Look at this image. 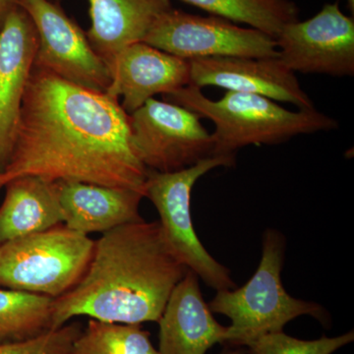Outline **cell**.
<instances>
[{
  "mask_svg": "<svg viewBox=\"0 0 354 354\" xmlns=\"http://www.w3.org/2000/svg\"><path fill=\"white\" fill-rule=\"evenodd\" d=\"M128 116L133 148L147 169L178 171L214 157L212 135L194 111L153 97Z\"/></svg>",
  "mask_w": 354,
  "mask_h": 354,
  "instance_id": "obj_7",
  "label": "cell"
},
{
  "mask_svg": "<svg viewBox=\"0 0 354 354\" xmlns=\"http://www.w3.org/2000/svg\"><path fill=\"white\" fill-rule=\"evenodd\" d=\"M53 298L0 288V344L36 339L53 330Z\"/></svg>",
  "mask_w": 354,
  "mask_h": 354,
  "instance_id": "obj_18",
  "label": "cell"
},
{
  "mask_svg": "<svg viewBox=\"0 0 354 354\" xmlns=\"http://www.w3.org/2000/svg\"><path fill=\"white\" fill-rule=\"evenodd\" d=\"M18 7V0H0V29L8 14Z\"/></svg>",
  "mask_w": 354,
  "mask_h": 354,
  "instance_id": "obj_23",
  "label": "cell"
},
{
  "mask_svg": "<svg viewBox=\"0 0 354 354\" xmlns=\"http://www.w3.org/2000/svg\"><path fill=\"white\" fill-rule=\"evenodd\" d=\"M165 100L208 118L215 124L212 135L213 156L235 155L248 145H274L292 137L330 131L337 127L334 118L315 108L288 111L259 95L230 92L214 101L201 88L186 86Z\"/></svg>",
  "mask_w": 354,
  "mask_h": 354,
  "instance_id": "obj_3",
  "label": "cell"
},
{
  "mask_svg": "<svg viewBox=\"0 0 354 354\" xmlns=\"http://www.w3.org/2000/svg\"><path fill=\"white\" fill-rule=\"evenodd\" d=\"M158 323L160 354H206L223 344L227 329L214 318L198 276L190 270L172 290Z\"/></svg>",
  "mask_w": 354,
  "mask_h": 354,
  "instance_id": "obj_14",
  "label": "cell"
},
{
  "mask_svg": "<svg viewBox=\"0 0 354 354\" xmlns=\"http://www.w3.org/2000/svg\"><path fill=\"white\" fill-rule=\"evenodd\" d=\"M144 43L185 60L207 57H279L276 39L242 28L218 16L193 15L171 10L149 30Z\"/></svg>",
  "mask_w": 354,
  "mask_h": 354,
  "instance_id": "obj_8",
  "label": "cell"
},
{
  "mask_svg": "<svg viewBox=\"0 0 354 354\" xmlns=\"http://www.w3.org/2000/svg\"><path fill=\"white\" fill-rule=\"evenodd\" d=\"M82 330L79 323L65 324L36 339L0 344V354H72L74 342Z\"/></svg>",
  "mask_w": 354,
  "mask_h": 354,
  "instance_id": "obj_22",
  "label": "cell"
},
{
  "mask_svg": "<svg viewBox=\"0 0 354 354\" xmlns=\"http://www.w3.org/2000/svg\"><path fill=\"white\" fill-rule=\"evenodd\" d=\"M106 94L120 100L131 114L153 95H171L190 85V64L140 41L124 48L114 60Z\"/></svg>",
  "mask_w": 354,
  "mask_h": 354,
  "instance_id": "obj_13",
  "label": "cell"
},
{
  "mask_svg": "<svg viewBox=\"0 0 354 354\" xmlns=\"http://www.w3.org/2000/svg\"><path fill=\"white\" fill-rule=\"evenodd\" d=\"M346 3H348V6L349 10L351 11V16H353L354 14V0H346Z\"/></svg>",
  "mask_w": 354,
  "mask_h": 354,
  "instance_id": "obj_25",
  "label": "cell"
},
{
  "mask_svg": "<svg viewBox=\"0 0 354 354\" xmlns=\"http://www.w3.org/2000/svg\"><path fill=\"white\" fill-rule=\"evenodd\" d=\"M354 333L335 337H322L314 341H304L281 332L259 337L249 344V354H333L337 349L351 344Z\"/></svg>",
  "mask_w": 354,
  "mask_h": 354,
  "instance_id": "obj_21",
  "label": "cell"
},
{
  "mask_svg": "<svg viewBox=\"0 0 354 354\" xmlns=\"http://www.w3.org/2000/svg\"><path fill=\"white\" fill-rule=\"evenodd\" d=\"M234 165L235 155L214 156L178 171L148 169L145 183V197L157 209L158 223L172 253L186 269L216 291L234 290L237 286L227 268L218 263L198 239L191 216V192L207 172Z\"/></svg>",
  "mask_w": 354,
  "mask_h": 354,
  "instance_id": "obj_6",
  "label": "cell"
},
{
  "mask_svg": "<svg viewBox=\"0 0 354 354\" xmlns=\"http://www.w3.org/2000/svg\"><path fill=\"white\" fill-rule=\"evenodd\" d=\"M2 186H3V183H2L1 179H0V188H1Z\"/></svg>",
  "mask_w": 354,
  "mask_h": 354,
  "instance_id": "obj_26",
  "label": "cell"
},
{
  "mask_svg": "<svg viewBox=\"0 0 354 354\" xmlns=\"http://www.w3.org/2000/svg\"><path fill=\"white\" fill-rule=\"evenodd\" d=\"M72 354H160L140 325L90 319L74 342Z\"/></svg>",
  "mask_w": 354,
  "mask_h": 354,
  "instance_id": "obj_20",
  "label": "cell"
},
{
  "mask_svg": "<svg viewBox=\"0 0 354 354\" xmlns=\"http://www.w3.org/2000/svg\"><path fill=\"white\" fill-rule=\"evenodd\" d=\"M64 225L85 235L106 234L143 220L139 213L145 193L80 181H55Z\"/></svg>",
  "mask_w": 354,
  "mask_h": 354,
  "instance_id": "obj_15",
  "label": "cell"
},
{
  "mask_svg": "<svg viewBox=\"0 0 354 354\" xmlns=\"http://www.w3.org/2000/svg\"><path fill=\"white\" fill-rule=\"evenodd\" d=\"M285 248V239L278 230H266L262 258L252 278L241 288L218 290L209 304L212 312L232 321L225 334V346H248L263 335L281 332L286 324L302 315L314 317L322 324L329 321L321 305L286 292L281 277Z\"/></svg>",
  "mask_w": 354,
  "mask_h": 354,
  "instance_id": "obj_4",
  "label": "cell"
},
{
  "mask_svg": "<svg viewBox=\"0 0 354 354\" xmlns=\"http://www.w3.org/2000/svg\"><path fill=\"white\" fill-rule=\"evenodd\" d=\"M88 3L91 27L86 35L109 70L121 51L143 41L153 23L172 9L171 0H88Z\"/></svg>",
  "mask_w": 354,
  "mask_h": 354,
  "instance_id": "obj_16",
  "label": "cell"
},
{
  "mask_svg": "<svg viewBox=\"0 0 354 354\" xmlns=\"http://www.w3.org/2000/svg\"><path fill=\"white\" fill-rule=\"evenodd\" d=\"M51 1L57 2V1H59V0H51Z\"/></svg>",
  "mask_w": 354,
  "mask_h": 354,
  "instance_id": "obj_27",
  "label": "cell"
},
{
  "mask_svg": "<svg viewBox=\"0 0 354 354\" xmlns=\"http://www.w3.org/2000/svg\"><path fill=\"white\" fill-rule=\"evenodd\" d=\"M246 351L242 348H232L227 346V348H225V351H221L220 354H245Z\"/></svg>",
  "mask_w": 354,
  "mask_h": 354,
  "instance_id": "obj_24",
  "label": "cell"
},
{
  "mask_svg": "<svg viewBox=\"0 0 354 354\" xmlns=\"http://www.w3.org/2000/svg\"><path fill=\"white\" fill-rule=\"evenodd\" d=\"M190 85L214 86L230 92L259 95L274 102H290L299 109H313L295 72L279 57H207L188 60Z\"/></svg>",
  "mask_w": 354,
  "mask_h": 354,
  "instance_id": "obj_11",
  "label": "cell"
},
{
  "mask_svg": "<svg viewBox=\"0 0 354 354\" xmlns=\"http://www.w3.org/2000/svg\"><path fill=\"white\" fill-rule=\"evenodd\" d=\"M95 241L64 223L0 244V288L60 297L79 283Z\"/></svg>",
  "mask_w": 354,
  "mask_h": 354,
  "instance_id": "obj_5",
  "label": "cell"
},
{
  "mask_svg": "<svg viewBox=\"0 0 354 354\" xmlns=\"http://www.w3.org/2000/svg\"><path fill=\"white\" fill-rule=\"evenodd\" d=\"M0 206V244L64 223L55 181L17 177L6 184Z\"/></svg>",
  "mask_w": 354,
  "mask_h": 354,
  "instance_id": "obj_17",
  "label": "cell"
},
{
  "mask_svg": "<svg viewBox=\"0 0 354 354\" xmlns=\"http://www.w3.org/2000/svg\"><path fill=\"white\" fill-rule=\"evenodd\" d=\"M38 32L35 68L67 82L106 93L111 72L88 43L87 35L51 0H18Z\"/></svg>",
  "mask_w": 354,
  "mask_h": 354,
  "instance_id": "obj_9",
  "label": "cell"
},
{
  "mask_svg": "<svg viewBox=\"0 0 354 354\" xmlns=\"http://www.w3.org/2000/svg\"><path fill=\"white\" fill-rule=\"evenodd\" d=\"M158 221L113 228L95 241L82 279L53 299L51 329L79 316L102 322H158L172 290L185 274Z\"/></svg>",
  "mask_w": 354,
  "mask_h": 354,
  "instance_id": "obj_2",
  "label": "cell"
},
{
  "mask_svg": "<svg viewBox=\"0 0 354 354\" xmlns=\"http://www.w3.org/2000/svg\"><path fill=\"white\" fill-rule=\"evenodd\" d=\"M147 174L120 100L34 67L12 155L0 174L3 186L34 176L145 193Z\"/></svg>",
  "mask_w": 354,
  "mask_h": 354,
  "instance_id": "obj_1",
  "label": "cell"
},
{
  "mask_svg": "<svg viewBox=\"0 0 354 354\" xmlns=\"http://www.w3.org/2000/svg\"><path fill=\"white\" fill-rule=\"evenodd\" d=\"M279 58L292 72L353 76L354 19L328 3L310 19L286 24L276 38Z\"/></svg>",
  "mask_w": 354,
  "mask_h": 354,
  "instance_id": "obj_10",
  "label": "cell"
},
{
  "mask_svg": "<svg viewBox=\"0 0 354 354\" xmlns=\"http://www.w3.org/2000/svg\"><path fill=\"white\" fill-rule=\"evenodd\" d=\"M38 44V32L31 18L16 7L0 29V174L12 155Z\"/></svg>",
  "mask_w": 354,
  "mask_h": 354,
  "instance_id": "obj_12",
  "label": "cell"
},
{
  "mask_svg": "<svg viewBox=\"0 0 354 354\" xmlns=\"http://www.w3.org/2000/svg\"><path fill=\"white\" fill-rule=\"evenodd\" d=\"M207 12L244 23L276 39L286 24L298 20V7L291 0H181Z\"/></svg>",
  "mask_w": 354,
  "mask_h": 354,
  "instance_id": "obj_19",
  "label": "cell"
}]
</instances>
